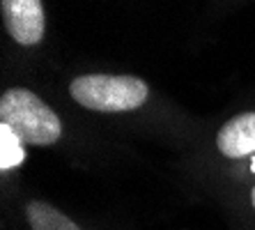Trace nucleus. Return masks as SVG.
I'll return each instance as SVG.
<instances>
[{
	"mask_svg": "<svg viewBox=\"0 0 255 230\" xmlns=\"http://www.w3.org/2000/svg\"><path fill=\"white\" fill-rule=\"evenodd\" d=\"M25 217L32 230H81L67 214L44 201H30L25 205Z\"/></svg>",
	"mask_w": 255,
	"mask_h": 230,
	"instance_id": "obj_5",
	"label": "nucleus"
},
{
	"mask_svg": "<svg viewBox=\"0 0 255 230\" xmlns=\"http://www.w3.org/2000/svg\"><path fill=\"white\" fill-rule=\"evenodd\" d=\"M69 95L90 111L125 113L140 108L147 101L149 88L142 78L125 74H85L71 81Z\"/></svg>",
	"mask_w": 255,
	"mask_h": 230,
	"instance_id": "obj_2",
	"label": "nucleus"
},
{
	"mask_svg": "<svg viewBox=\"0 0 255 230\" xmlns=\"http://www.w3.org/2000/svg\"><path fill=\"white\" fill-rule=\"evenodd\" d=\"M0 122L25 145H53L62 136V122L32 90L12 88L0 97Z\"/></svg>",
	"mask_w": 255,
	"mask_h": 230,
	"instance_id": "obj_1",
	"label": "nucleus"
},
{
	"mask_svg": "<svg viewBox=\"0 0 255 230\" xmlns=\"http://www.w3.org/2000/svg\"><path fill=\"white\" fill-rule=\"evenodd\" d=\"M7 32L21 46H35L44 39L46 16L42 0H0Z\"/></svg>",
	"mask_w": 255,
	"mask_h": 230,
	"instance_id": "obj_3",
	"label": "nucleus"
},
{
	"mask_svg": "<svg viewBox=\"0 0 255 230\" xmlns=\"http://www.w3.org/2000/svg\"><path fill=\"white\" fill-rule=\"evenodd\" d=\"M23 145L25 143L7 124H0V171H9L23 164Z\"/></svg>",
	"mask_w": 255,
	"mask_h": 230,
	"instance_id": "obj_6",
	"label": "nucleus"
},
{
	"mask_svg": "<svg viewBox=\"0 0 255 230\" xmlns=\"http://www.w3.org/2000/svg\"><path fill=\"white\" fill-rule=\"evenodd\" d=\"M216 148L228 159H242L255 152V113H242L228 120L216 134Z\"/></svg>",
	"mask_w": 255,
	"mask_h": 230,
	"instance_id": "obj_4",
	"label": "nucleus"
},
{
	"mask_svg": "<svg viewBox=\"0 0 255 230\" xmlns=\"http://www.w3.org/2000/svg\"><path fill=\"white\" fill-rule=\"evenodd\" d=\"M251 203H253V210H255V189L251 191Z\"/></svg>",
	"mask_w": 255,
	"mask_h": 230,
	"instance_id": "obj_7",
	"label": "nucleus"
}]
</instances>
